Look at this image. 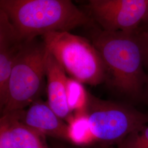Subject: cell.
I'll return each mask as SVG.
<instances>
[{
  "label": "cell",
  "instance_id": "1",
  "mask_svg": "<svg viewBox=\"0 0 148 148\" xmlns=\"http://www.w3.org/2000/svg\"><path fill=\"white\" fill-rule=\"evenodd\" d=\"M90 42L106 66V83L117 95L132 102L144 99L148 79L135 32H106L92 27Z\"/></svg>",
  "mask_w": 148,
  "mask_h": 148
},
{
  "label": "cell",
  "instance_id": "2",
  "mask_svg": "<svg viewBox=\"0 0 148 148\" xmlns=\"http://www.w3.org/2000/svg\"><path fill=\"white\" fill-rule=\"evenodd\" d=\"M3 11L24 41L52 32L92 27L95 22L69 0H0Z\"/></svg>",
  "mask_w": 148,
  "mask_h": 148
},
{
  "label": "cell",
  "instance_id": "3",
  "mask_svg": "<svg viewBox=\"0 0 148 148\" xmlns=\"http://www.w3.org/2000/svg\"><path fill=\"white\" fill-rule=\"evenodd\" d=\"M47 49L36 38L25 41L11 71L2 115L24 108L37 100L46 76Z\"/></svg>",
  "mask_w": 148,
  "mask_h": 148
},
{
  "label": "cell",
  "instance_id": "4",
  "mask_svg": "<svg viewBox=\"0 0 148 148\" xmlns=\"http://www.w3.org/2000/svg\"><path fill=\"white\" fill-rule=\"evenodd\" d=\"M42 37L48 51L73 79L92 86L106 82V66L90 41L68 32H49Z\"/></svg>",
  "mask_w": 148,
  "mask_h": 148
},
{
  "label": "cell",
  "instance_id": "5",
  "mask_svg": "<svg viewBox=\"0 0 148 148\" xmlns=\"http://www.w3.org/2000/svg\"><path fill=\"white\" fill-rule=\"evenodd\" d=\"M85 111L95 142L117 145L148 123V114L131 104L106 101L88 93Z\"/></svg>",
  "mask_w": 148,
  "mask_h": 148
},
{
  "label": "cell",
  "instance_id": "6",
  "mask_svg": "<svg viewBox=\"0 0 148 148\" xmlns=\"http://www.w3.org/2000/svg\"><path fill=\"white\" fill-rule=\"evenodd\" d=\"M90 18L106 32H135L148 14V0H90Z\"/></svg>",
  "mask_w": 148,
  "mask_h": 148
},
{
  "label": "cell",
  "instance_id": "7",
  "mask_svg": "<svg viewBox=\"0 0 148 148\" xmlns=\"http://www.w3.org/2000/svg\"><path fill=\"white\" fill-rule=\"evenodd\" d=\"M25 41L21 40L5 13L0 10V109L3 108L13 66Z\"/></svg>",
  "mask_w": 148,
  "mask_h": 148
},
{
  "label": "cell",
  "instance_id": "8",
  "mask_svg": "<svg viewBox=\"0 0 148 148\" xmlns=\"http://www.w3.org/2000/svg\"><path fill=\"white\" fill-rule=\"evenodd\" d=\"M19 120L45 136L69 141L68 125L53 111L48 103L43 101L36 100L27 110H21Z\"/></svg>",
  "mask_w": 148,
  "mask_h": 148
},
{
  "label": "cell",
  "instance_id": "9",
  "mask_svg": "<svg viewBox=\"0 0 148 148\" xmlns=\"http://www.w3.org/2000/svg\"><path fill=\"white\" fill-rule=\"evenodd\" d=\"M45 68L47 79L48 104L60 118L69 121L72 117L67 98L68 78L63 68L48 49Z\"/></svg>",
  "mask_w": 148,
  "mask_h": 148
},
{
  "label": "cell",
  "instance_id": "10",
  "mask_svg": "<svg viewBox=\"0 0 148 148\" xmlns=\"http://www.w3.org/2000/svg\"><path fill=\"white\" fill-rule=\"evenodd\" d=\"M20 111L5 114L10 119L11 137L14 148H48L45 135L20 121Z\"/></svg>",
  "mask_w": 148,
  "mask_h": 148
},
{
  "label": "cell",
  "instance_id": "11",
  "mask_svg": "<svg viewBox=\"0 0 148 148\" xmlns=\"http://www.w3.org/2000/svg\"><path fill=\"white\" fill-rule=\"evenodd\" d=\"M69 123V141L77 146L89 145L95 143L84 110L78 111L75 116L71 118Z\"/></svg>",
  "mask_w": 148,
  "mask_h": 148
},
{
  "label": "cell",
  "instance_id": "12",
  "mask_svg": "<svg viewBox=\"0 0 148 148\" xmlns=\"http://www.w3.org/2000/svg\"><path fill=\"white\" fill-rule=\"evenodd\" d=\"M86 93L81 83L74 79H68L67 84V98L71 111L83 110L87 101Z\"/></svg>",
  "mask_w": 148,
  "mask_h": 148
},
{
  "label": "cell",
  "instance_id": "13",
  "mask_svg": "<svg viewBox=\"0 0 148 148\" xmlns=\"http://www.w3.org/2000/svg\"><path fill=\"white\" fill-rule=\"evenodd\" d=\"M118 148H148V123L125 138Z\"/></svg>",
  "mask_w": 148,
  "mask_h": 148
},
{
  "label": "cell",
  "instance_id": "14",
  "mask_svg": "<svg viewBox=\"0 0 148 148\" xmlns=\"http://www.w3.org/2000/svg\"><path fill=\"white\" fill-rule=\"evenodd\" d=\"M135 35L140 48L143 65L148 71V27L140 26L135 31Z\"/></svg>",
  "mask_w": 148,
  "mask_h": 148
},
{
  "label": "cell",
  "instance_id": "15",
  "mask_svg": "<svg viewBox=\"0 0 148 148\" xmlns=\"http://www.w3.org/2000/svg\"><path fill=\"white\" fill-rule=\"evenodd\" d=\"M0 148H14L8 115H2L0 119Z\"/></svg>",
  "mask_w": 148,
  "mask_h": 148
},
{
  "label": "cell",
  "instance_id": "16",
  "mask_svg": "<svg viewBox=\"0 0 148 148\" xmlns=\"http://www.w3.org/2000/svg\"><path fill=\"white\" fill-rule=\"evenodd\" d=\"M144 99H145V101H147V103L148 105V79H147V83L145 84L144 92Z\"/></svg>",
  "mask_w": 148,
  "mask_h": 148
},
{
  "label": "cell",
  "instance_id": "17",
  "mask_svg": "<svg viewBox=\"0 0 148 148\" xmlns=\"http://www.w3.org/2000/svg\"><path fill=\"white\" fill-rule=\"evenodd\" d=\"M140 26H143V27H148V14L145 16L144 19L143 20L142 23Z\"/></svg>",
  "mask_w": 148,
  "mask_h": 148
},
{
  "label": "cell",
  "instance_id": "18",
  "mask_svg": "<svg viewBox=\"0 0 148 148\" xmlns=\"http://www.w3.org/2000/svg\"><path fill=\"white\" fill-rule=\"evenodd\" d=\"M53 148H77V147H71V146H67V145H59L54 147Z\"/></svg>",
  "mask_w": 148,
  "mask_h": 148
}]
</instances>
